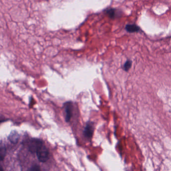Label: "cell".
I'll list each match as a JSON object with an SVG mask.
<instances>
[{"mask_svg": "<svg viewBox=\"0 0 171 171\" xmlns=\"http://www.w3.org/2000/svg\"><path fill=\"white\" fill-rule=\"evenodd\" d=\"M36 153L40 162L44 163L48 159V150L43 143L38 148Z\"/></svg>", "mask_w": 171, "mask_h": 171, "instance_id": "obj_1", "label": "cell"}, {"mask_svg": "<svg viewBox=\"0 0 171 171\" xmlns=\"http://www.w3.org/2000/svg\"><path fill=\"white\" fill-rule=\"evenodd\" d=\"M94 130V124L91 122H88L86 123V127L84 129V136L88 139H90L93 136Z\"/></svg>", "mask_w": 171, "mask_h": 171, "instance_id": "obj_2", "label": "cell"}, {"mask_svg": "<svg viewBox=\"0 0 171 171\" xmlns=\"http://www.w3.org/2000/svg\"><path fill=\"white\" fill-rule=\"evenodd\" d=\"M43 142L40 139H33L30 141L29 144V150L32 152H36L38 148L43 144Z\"/></svg>", "mask_w": 171, "mask_h": 171, "instance_id": "obj_3", "label": "cell"}, {"mask_svg": "<svg viewBox=\"0 0 171 171\" xmlns=\"http://www.w3.org/2000/svg\"><path fill=\"white\" fill-rule=\"evenodd\" d=\"M65 121L69 122L72 115V105L71 102H66L65 104Z\"/></svg>", "mask_w": 171, "mask_h": 171, "instance_id": "obj_4", "label": "cell"}, {"mask_svg": "<svg viewBox=\"0 0 171 171\" xmlns=\"http://www.w3.org/2000/svg\"><path fill=\"white\" fill-rule=\"evenodd\" d=\"M20 136L19 134L16 131H12L9 136L10 141L13 143H16L19 141Z\"/></svg>", "mask_w": 171, "mask_h": 171, "instance_id": "obj_5", "label": "cell"}, {"mask_svg": "<svg viewBox=\"0 0 171 171\" xmlns=\"http://www.w3.org/2000/svg\"><path fill=\"white\" fill-rule=\"evenodd\" d=\"M125 29L127 31L130 33L138 32L139 30V27L136 25H127L125 26Z\"/></svg>", "mask_w": 171, "mask_h": 171, "instance_id": "obj_6", "label": "cell"}, {"mask_svg": "<svg viewBox=\"0 0 171 171\" xmlns=\"http://www.w3.org/2000/svg\"><path fill=\"white\" fill-rule=\"evenodd\" d=\"M6 154V149L5 147L0 148V161L4 160Z\"/></svg>", "mask_w": 171, "mask_h": 171, "instance_id": "obj_7", "label": "cell"}, {"mask_svg": "<svg viewBox=\"0 0 171 171\" xmlns=\"http://www.w3.org/2000/svg\"><path fill=\"white\" fill-rule=\"evenodd\" d=\"M132 62L130 60H128L125 62V64L123 65V68L125 71H128V70L130 69V67L132 66Z\"/></svg>", "mask_w": 171, "mask_h": 171, "instance_id": "obj_8", "label": "cell"}, {"mask_svg": "<svg viewBox=\"0 0 171 171\" xmlns=\"http://www.w3.org/2000/svg\"><path fill=\"white\" fill-rule=\"evenodd\" d=\"M106 13L109 15L110 17L113 18L115 16V10L113 9H110L106 11Z\"/></svg>", "mask_w": 171, "mask_h": 171, "instance_id": "obj_9", "label": "cell"}, {"mask_svg": "<svg viewBox=\"0 0 171 171\" xmlns=\"http://www.w3.org/2000/svg\"><path fill=\"white\" fill-rule=\"evenodd\" d=\"M29 170H30V171H39V170H40V169L39 166L35 165L33 166V167H32L31 168V169Z\"/></svg>", "mask_w": 171, "mask_h": 171, "instance_id": "obj_10", "label": "cell"}, {"mask_svg": "<svg viewBox=\"0 0 171 171\" xmlns=\"http://www.w3.org/2000/svg\"><path fill=\"white\" fill-rule=\"evenodd\" d=\"M2 170H3V168L0 166V171H2Z\"/></svg>", "mask_w": 171, "mask_h": 171, "instance_id": "obj_11", "label": "cell"}]
</instances>
